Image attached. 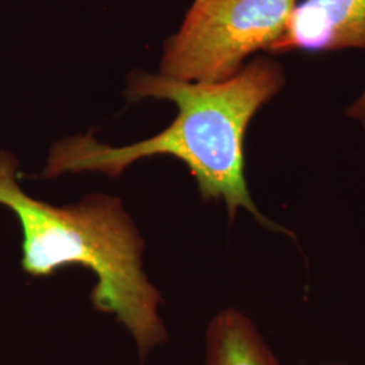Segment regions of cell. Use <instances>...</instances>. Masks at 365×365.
<instances>
[{"mask_svg": "<svg viewBox=\"0 0 365 365\" xmlns=\"http://www.w3.org/2000/svg\"><path fill=\"white\" fill-rule=\"evenodd\" d=\"M18 161L0 152V205L22 229V268L34 277L80 265L96 274L91 302L130 331L140 359L168 334L158 315L161 295L143 269L145 241L117 196H86L76 205L53 206L22 191Z\"/></svg>", "mask_w": 365, "mask_h": 365, "instance_id": "7a4b0ae2", "label": "cell"}, {"mask_svg": "<svg viewBox=\"0 0 365 365\" xmlns=\"http://www.w3.org/2000/svg\"><path fill=\"white\" fill-rule=\"evenodd\" d=\"M299 0H195L170 37L161 75L192 83L233 78L257 51H269Z\"/></svg>", "mask_w": 365, "mask_h": 365, "instance_id": "3957f363", "label": "cell"}, {"mask_svg": "<svg viewBox=\"0 0 365 365\" xmlns=\"http://www.w3.org/2000/svg\"><path fill=\"white\" fill-rule=\"evenodd\" d=\"M284 84L283 66L265 57L256 58L235 76L220 83L134 73L129 78L128 98H153L175 103L178 115L170 126L155 137L125 146L101 144L92 133L61 140L53 145L42 178L81 172L118 178L138 160L172 156L188 167L203 200L226 203L230 221L238 209H245L265 229L291 235L261 214L252 200L244 156L250 120Z\"/></svg>", "mask_w": 365, "mask_h": 365, "instance_id": "6da1fadb", "label": "cell"}, {"mask_svg": "<svg viewBox=\"0 0 365 365\" xmlns=\"http://www.w3.org/2000/svg\"><path fill=\"white\" fill-rule=\"evenodd\" d=\"M205 365H280L247 315L226 309L212 318Z\"/></svg>", "mask_w": 365, "mask_h": 365, "instance_id": "5b68a950", "label": "cell"}, {"mask_svg": "<svg viewBox=\"0 0 365 365\" xmlns=\"http://www.w3.org/2000/svg\"><path fill=\"white\" fill-rule=\"evenodd\" d=\"M346 114L348 117L357 120L365 129V90L352 105L349 106Z\"/></svg>", "mask_w": 365, "mask_h": 365, "instance_id": "8992f818", "label": "cell"}, {"mask_svg": "<svg viewBox=\"0 0 365 365\" xmlns=\"http://www.w3.org/2000/svg\"><path fill=\"white\" fill-rule=\"evenodd\" d=\"M365 49V0H300L268 52Z\"/></svg>", "mask_w": 365, "mask_h": 365, "instance_id": "277c9868", "label": "cell"}]
</instances>
